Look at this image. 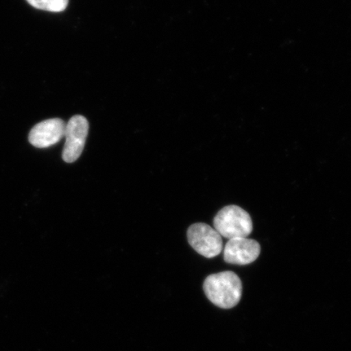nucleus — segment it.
I'll list each match as a JSON object with an SVG mask.
<instances>
[{
  "label": "nucleus",
  "mask_w": 351,
  "mask_h": 351,
  "mask_svg": "<svg viewBox=\"0 0 351 351\" xmlns=\"http://www.w3.org/2000/svg\"><path fill=\"white\" fill-rule=\"evenodd\" d=\"M204 291L213 304L223 309H230L240 302L243 284L239 276L232 271H222L206 278Z\"/></svg>",
  "instance_id": "f257e3e1"
},
{
  "label": "nucleus",
  "mask_w": 351,
  "mask_h": 351,
  "mask_svg": "<svg viewBox=\"0 0 351 351\" xmlns=\"http://www.w3.org/2000/svg\"><path fill=\"white\" fill-rule=\"evenodd\" d=\"M214 229L229 240L247 238L253 230L252 217L247 212L236 205L222 208L214 218Z\"/></svg>",
  "instance_id": "f03ea898"
},
{
  "label": "nucleus",
  "mask_w": 351,
  "mask_h": 351,
  "mask_svg": "<svg viewBox=\"0 0 351 351\" xmlns=\"http://www.w3.org/2000/svg\"><path fill=\"white\" fill-rule=\"evenodd\" d=\"M189 243L193 249L206 258H212L219 256L223 250L221 234L204 223H196L187 231Z\"/></svg>",
  "instance_id": "7ed1b4c3"
},
{
  "label": "nucleus",
  "mask_w": 351,
  "mask_h": 351,
  "mask_svg": "<svg viewBox=\"0 0 351 351\" xmlns=\"http://www.w3.org/2000/svg\"><path fill=\"white\" fill-rule=\"evenodd\" d=\"M89 132V122L80 115L74 116L66 124L65 144L62 158L66 163H73L84 150Z\"/></svg>",
  "instance_id": "20e7f679"
},
{
  "label": "nucleus",
  "mask_w": 351,
  "mask_h": 351,
  "mask_svg": "<svg viewBox=\"0 0 351 351\" xmlns=\"http://www.w3.org/2000/svg\"><path fill=\"white\" fill-rule=\"evenodd\" d=\"M261 252L258 241L247 238L230 239L223 250V260L230 265H247L257 260Z\"/></svg>",
  "instance_id": "39448f33"
},
{
  "label": "nucleus",
  "mask_w": 351,
  "mask_h": 351,
  "mask_svg": "<svg viewBox=\"0 0 351 351\" xmlns=\"http://www.w3.org/2000/svg\"><path fill=\"white\" fill-rule=\"evenodd\" d=\"M66 124L59 118L38 123L29 134V142L37 148H47L64 137Z\"/></svg>",
  "instance_id": "423d86ee"
},
{
  "label": "nucleus",
  "mask_w": 351,
  "mask_h": 351,
  "mask_svg": "<svg viewBox=\"0 0 351 351\" xmlns=\"http://www.w3.org/2000/svg\"><path fill=\"white\" fill-rule=\"evenodd\" d=\"M30 5L37 10L60 12L66 10L69 0H26Z\"/></svg>",
  "instance_id": "0eeeda50"
}]
</instances>
